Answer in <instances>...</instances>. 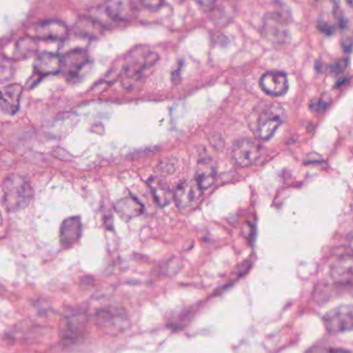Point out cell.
<instances>
[{
	"instance_id": "cell-1",
	"label": "cell",
	"mask_w": 353,
	"mask_h": 353,
	"mask_svg": "<svg viewBox=\"0 0 353 353\" xmlns=\"http://www.w3.org/2000/svg\"><path fill=\"white\" fill-rule=\"evenodd\" d=\"M32 197V187L24 176L12 175L4 181L3 205L8 211L18 212L25 209Z\"/></svg>"
},
{
	"instance_id": "cell-2",
	"label": "cell",
	"mask_w": 353,
	"mask_h": 353,
	"mask_svg": "<svg viewBox=\"0 0 353 353\" xmlns=\"http://www.w3.org/2000/svg\"><path fill=\"white\" fill-rule=\"evenodd\" d=\"M159 60V55L147 49H136L130 54L122 72V81L126 88L134 87L142 80L144 72Z\"/></svg>"
},
{
	"instance_id": "cell-3",
	"label": "cell",
	"mask_w": 353,
	"mask_h": 353,
	"mask_svg": "<svg viewBox=\"0 0 353 353\" xmlns=\"http://www.w3.org/2000/svg\"><path fill=\"white\" fill-rule=\"evenodd\" d=\"M323 323L332 334L345 333L353 330V305L336 307L323 316Z\"/></svg>"
},
{
	"instance_id": "cell-4",
	"label": "cell",
	"mask_w": 353,
	"mask_h": 353,
	"mask_svg": "<svg viewBox=\"0 0 353 353\" xmlns=\"http://www.w3.org/2000/svg\"><path fill=\"white\" fill-rule=\"evenodd\" d=\"M68 35L70 30L62 21L45 20L33 27L31 37L39 41H63Z\"/></svg>"
},
{
	"instance_id": "cell-5",
	"label": "cell",
	"mask_w": 353,
	"mask_h": 353,
	"mask_svg": "<svg viewBox=\"0 0 353 353\" xmlns=\"http://www.w3.org/2000/svg\"><path fill=\"white\" fill-rule=\"evenodd\" d=\"M97 321L103 331L112 335H117L128 329V316L126 313L120 309H101L97 312Z\"/></svg>"
},
{
	"instance_id": "cell-6",
	"label": "cell",
	"mask_w": 353,
	"mask_h": 353,
	"mask_svg": "<svg viewBox=\"0 0 353 353\" xmlns=\"http://www.w3.org/2000/svg\"><path fill=\"white\" fill-rule=\"evenodd\" d=\"M284 110L277 105H272L263 112L259 116L257 130L261 140H269L274 136L278 128L283 123Z\"/></svg>"
},
{
	"instance_id": "cell-7",
	"label": "cell",
	"mask_w": 353,
	"mask_h": 353,
	"mask_svg": "<svg viewBox=\"0 0 353 353\" xmlns=\"http://www.w3.org/2000/svg\"><path fill=\"white\" fill-rule=\"evenodd\" d=\"M263 33L268 41L281 45L288 39V22L283 16L277 12L268 14L263 19Z\"/></svg>"
},
{
	"instance_id": "cell-8",
	"label": "cell",
	"mask_w": 353,
	"mask_h": 353,
	"mask_svg": "<svg viewBox=\"0 0 353 353\" xmlns=\"http://www.w3.org/2000/svg\"><path fill=\"white\" fill-rule=\"evenodd\" d=\"M261 146L256 141L243 139L232 148V159L239 167L247 168L254 165L261 157Z\"/></svg>"
},
{
	"instance_id": "cell-9",
	"label": "cell",
	"mask_w": 353,
	"mask_h": 353,
	"mask_svg": "<svg viewBox=\"0 0 353 353\" xmlns=\"http://www.w3.org/2000/svg\"><path fill=\"white\" fill-rule=\"evenodd\" d=\"M203 189L193 181H183L176 187L174 199L179 210H189L194 207L201 197Z\"/></svg>"
},
{
	"instance_id": "cell-10",
	"label": "cell",
	"mask_w": 353,
	"mask_h": 353,
	"mask_svg": "<svg viewBox=\"0 0 353 353\" xmlns=\"http://www.w3.org/2000/svg\"><path fill=\"white\" fill-rule=\"evenodd\" d=\"M88 54L85 50L74 49L62 56L61 72L68 79L77 78L88 63Z\"/></svg>"
},
{
	"instance_id": "cell-11",
	"label": "cell",
	"mask_w": 353,
	"mask_h": 353,
	"mask_svg": "<svg viewBox=\"0 0 353 353\" xmlns=\"http://www.w3.org/2000/svg\"><path fill=\"white\" fill-rule=\"evenodd\" d=\"M263 92L271 97H282L288 90V79L282 72H268L261 76L259 81Z\"/></svg>"
},
{
	"instance_id": "cell-12",
	"label": "cell",
	"mask_w": 353,
	"mask_h": 353,
	"mask_svg": "<svg viewBox=\"0 0 353 353\" xmlns=\"http://www.w3.org/2000/svg\"><path fill=\"white\" fill-rule=\"evenodd\" d=\"M137 6L132 0H109L105 10L116 22H130L136 16Z\"/></svg>"
},
{
	"instance_id": "cell-13",
	"label": "cell",
	"mask_w": 353,
	"mask_h": 353,
	"mask_svg": "<svg viewBox=\"0 0 353 353\" xmlns=\"http://www.w3.org/2000/svg\"><path fill=\"white\" fill-rule=\"evenodd\" d=\"M23 87L19 84H10L0 89V109L4 114L14 115L20 109Z\"/></svg>"
},
{
	"instance_id": "cell-14",
	"label": "cell",
	"mask_w": 353,
	"mask_h": 353,
	"mask_svg": "<svg viewBox=\"0 0 353 353\" xmlns=\"http://www.w3.org/2000/svg\"><path fill=\"white\" fill-rule=\"evenodd\" d=\"M331 277L340 285H353V253L339 257L331 269Z\"/></svg>"
},
{
	"instance_id": "cell-15",
	"label": "cell",
	"mask_w": 353,
	"mask_h": 353,
	"mask_svg": "<svg viewBox=\"0 0 353 353\" xmlns=\"http://www.w3.org/2000/svg\"><path fill=\"white\" fill-rule=\"evenodd\" d=\"M62 56L55 53L41 54L34 61V72L41 78L48 74H57L61 72Z\"/></svg>"
},
{
	"instance_id": "cell-16",
	"label": "cell",
	"mask_w": 353,
	"mask_h": 353,
	"mask_svg": "<svg viewBox=\"0 0 353 353\" xmlns=\"http://www.w3.org/2000/svg\"><path fill=\"white\" fill-rule=\"evenodd\" d=\"M82 234V223L79 217H70L64 220L60 230V242L62 247H72L76 244Z\"/></svg>"
},
{
	"instance_id": "cell-17",
	"label": "cell",
	"mask_w": 353,
	"mask_h": 353,
	"mask_svg": "<svg viewBox=\"0 0 353 353\" xmlns=\"http://www.w3.org/2000/svg\"><path fill=\"white\" fill-rule=\"evenodd\" d=\"M74 33L86 39H97L103 33V29L101 23L88 17H81L74 27Z\"/></svg>"
},
{
	"instance_id": "cell-18",
	"label": "cell",
	"mask_w": 353,
	"mask_h": 353,
	"mask_svg": "<svg viewBox=\"0 0 353 353\" xmlns=\"http://www.w3.org/2000/svg\"><path fill=\"white\" fill-rule=\"evenodd\" d=\"M85 325H86V319H85L84 314L79 313V314L72 315L66 321L63 339H65L70 343L76 342L82 336Z\"/></svg>"
},
{
	"instance_id": "cell-19",
	"label": "cell",
	"mask_w": 353,
	"mask_h": 353,
	"mask_svg": "<svg viewBox=\"0 0 353 353\" xmlns=\"http://www.w3.org/2000/svg\"><path fill=\"white\" fill-rule=\"evenodd\" d=\"M215 169L210 161H201L195 173V182L201 189H208L215 181Z\"/></svg>"
},
{
	"instance_id": "cell-20",
	"label": "cell",
	"mask_w": 353,
	"mask_h": 353,
	"mask_svg": "<svg viewBox=\"0 0 353 353\" xmlns=\"http://www.w3.org/2000/svg\"><path fill=\"white\" fill-rule=\"evenodd\" d=\"M116 210L120 215L125 218H134L142 214V203L132 196L124 197L116 203Z\"/></svg>"
},
{
	"instance_id": "cell-21",
	"label": "cell",
	"mask_w": 353,
	"mask_h": 353,
	"mask_svg": "<svg viewBox=\"0 0 353 353\" xmlns=\"http://www.w3.org/2000/svg\"><path fill=\"white\" fill-rule=\"evenodd\" d=\"M148 184L151 191H152L155 201H157L159 205L165 207V205L171 203V201H173L174 195L172 194L170 189L159 179L150 178V180L148 181Z\"/></svg>"
},
{
	"instance_id": "cell-22",
	"label": "cell",
	"mask_w": 353,
	"mask_h": 353,
	"mask_svg": "<svg viewBox=\"0 0 353 353\" xmlns=\"http://www.w3.org/2000/svg\"><path fill=\"white\" fill-rule=\"evenodd\" d=\"M37 39H33L32 37L20 39L17 46V55L20 56V58H27L30 56L37 50Z\"/></svg>"
},
{
	"instance_id": "cell-23",
	"label": "cell",
	"mask_w": 353,
	"mask_h": 353,
	"mask_svg": "<svg viewBox=\"0 0 353 353\" xmlns=\"http://www.w3.org/2000/svg\"><path fill=\"white\" fill-rule=\"evenodd\" d=\"M14 74V61L0 54V82H8Z\"/></svg>"
},
{
	"instance_id": "cell-24",
	"label": "cell",
	"mask_w": 353,
	"mask_h": 353,
	"mask_svg": "<svg viewBox=\"0 0 353 353\" xmlns=\"http://www.w3.org/2000/svg\"><path fill=\"white\" fill-rule=\"evenodd\" d=\"M141 3L150 10H159L163 8L165 0H140Z\"/></svg>"
},
{
	"instance_id": "cell-25",
	"label": "cell",
	"mask_w": 353,
	"mask_h": 353,
	"mask_svg": "<svg viewBox=\"0 0 353 353\" xmlns=\"http://www.w3.org/2000/svg\"><path fill=\"white\" fill-rule=\"evenodd\" d=\"M194 1L196 2V4L199 8H203V10L209 12V10H213L217 0H194Z\"/></svg>"
},
{
	"instance_id": "cell-26",
	"label": "cell",
	"mask_w": 353,
	"mask_h": 353,
	"mask_svg": "<svg viewBox=\"0 0 353 353\" xmlns=\"http://www.w3.org/2000/svg\"><path fill=\"white\" fill-rule=\"evenodd\" d=\"M346 68H347V60H340L334 65L333 70L336 74H340V72H343Z\"/></svg>"
},
{
	"instance_id": "cell-27",
	"label": "cell",
	"mask_w": 353,
	"mask_h": 353,
	"mask_svg": "<svg viewBox=\"0 0 353 353\" xmlns=\"http://www.w3.org/2000/svg\"><path fill=\"white\" fill-rule=\"evenodd\" d=\"M321 353H350L342 350H321Z\"/></svg>"
},
{
	"instance_id": "cell-28",
	"label": "cell",
	"mask_w": 353,
	"mask_h": 353,
	"mask_svg": "<svg viewBox=\"0 0 353 353\" xmlns=\"http://www.w3.org/2000/svg\"><path fill=\"white\" fill-rule=\"evenodd\" d=\"M2 225V216H1V213H0V226Z\"/></svg>"
},
{
	"instance_id": "cell-29",
	"label": "cell",
	"mask_w": 353,
	"mask_h": 353,
	"mask_svg": "<svg viewBox=\"0 0 353 353\" xmlns=\"http://www.w3.org/2000/svg\"><path fill=\"white\" fill-rule=\"evenodd\" d=\"M174 1H176V2H183V1H184V0H174Z\"/></svg>"
}]
</instances>
